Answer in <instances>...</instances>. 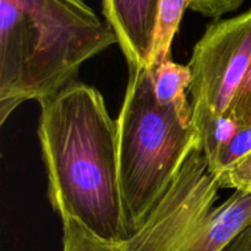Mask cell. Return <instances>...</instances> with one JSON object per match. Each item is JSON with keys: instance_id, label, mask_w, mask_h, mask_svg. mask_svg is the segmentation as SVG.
Instances as JSON below:
<instances>
[{"instance_id": "obj_2", "label": "cell", "mask_w": 251, "mask_h": 251, "mask_svg": "<svg viewBox=\"0 0 251 251\" xmlns=\"http://www.w3.org/2000/svg\"><path fill=\"white\" fill-rule=\"evenodd\" d=\"M117 120L119 180L131 235L166 194L191 152L201 147L194 125L154 98L151 69L129 66Z\"/></svg>"}, {"instance_id": "obj_13", "label": "cell", "mask_w": 251, "mask_h": 251, "mask_svg": "<svg viewBox=\"0 0 251 251\" xmlns=\"http://www.w3.org/2000/svg\"><path fill=\"white\" fill-rule=\"evenodd\" d=\"M221 189L251 193V152L216 176Z\"/></svg>"}, {"instance_id": "obj_10", "label": "cell", "mask_w": 251, "mask_h": 251, "mask_svg": "<svg viewBox=\"0 0 251 251\" xmlns=\"http://www.w3.org/2000/svg\"><path fill=\"white\" fill-rule=\"evenodd\" d=\"M188 7L189 0H161L151 68L171 59L172 43Z\"/></svg>"}, {"instance_id": "obj_8", "label": "cell", "mask_w": 251, "mask_h": 251, "mask_svg": "<svg viewBox=\"0 0 251 251\" xmlns=\"http://www.w3.org/2000/svg\"><path fill=\"white\" fill-rule=\"evenodd\" d=\"M250 225L251 193L235 191L178 251H223Z\"/></svg>"}, {"instance_id": "obj_16", "label": "cell", "mask_w": 251, "mask_h": 251, "mask_svg": "<svg viewBox=\"0 0 251 251\" xmlns=\"http://www.w3.org/2000/svg\"><path fill=\"white\" fill-rule=\"evenodd\" d=\"M223 251H251V225Z\"/></svg>"}, {"instance_id": "obj_4", "label": "cell", "mask_w": 251, "mask_h": 251, "mask_svg": "<svg viewBox=\"0 0 251 251\" xmlns=\"http://www.w3.org/2000/svg\"><path fill=\"white\" fill-rule=\"evenodd\" d=\"M251 64V9L211 22L193 49L190 96L198 136L217 115L229 113Z\"/></svg>"}, {"instance_id": "obj_1", "label": "cell", "mask_w": 251, "mask_h": 251, "mask_svg": "<svg viewBox=\"0 0 251 251\" xmlns=\"http://www.w3.org/2000/svg\"><path fill=\"white\" fill-rule=\"evenodd\" d=\"M39 104L38 139L53 210L105 242L129 239L117 120L108 113L103 96L75 80Z\"/></svg>"}, {"instance_id": "obj_6", "label": "cell", "mask_w": 251, "mask_h": 251, "mask_svg": "<svg viewBox=\"0 0 251 251\" xmlns=\"http://www.w3.org/2000/svg\"><path fill=\"white\" fill-rule=\"evenodd\" d=\"M29 20L24 0H0V124L25 100Z\"/></svg>"}, {"instance_id": "obj_12", "label": "cell", "mask_w": 251, "mask_h": 251, "mask_svg": "<svg viewBox=\"0 0 251 251\" xmlns=\"http://www.w3.org/2000/svg\"><path fill=\"white\" fill-rule=\"evenodd\" d=\"M63 222V250L61 251H122L115 243L105 242L86 229L73 218Z\"/></svg>"}, {"instance_id": "obj_11", "label": "cell", "mask_w": 251, "mask_h": 251, "mask_svg": "<svg viewBox=\"0 0 251 251\" xmlns=\"http://www.w3.org/2000/svg\"><path fill=\"white\" fill-rule=\"evenodd\" d=\"M239 127V123L233 118L230 113L217 115L206 125L205 129L199 135V139L208 164L217 158L220 152L227 146L228 142L237 134Z\"/></svg>"}, {"instance_id": "obj_3", "label": "cell", "mask_w": 251, "mask_h": 251, "mask_svg": "<svg viewBox=\"0 0 251 251\" xmlns=\"http://www.w3.org/2000/svg\"><path fill=\"white\" fill-rule=\"evenodd\" d=\"M29 20L25 100L42 102L75 81L81 65L118 43L85 0H24Z\"/></svg>"}, {"instance_id": "obj_15", "label": "cell", "mask_w": 251, "mask_h": 251, "mask_svg": "<svg viewBox=\"0 0 251 251\" xmlns=\"http://www.w3.org/2000/svg\"><path fill=\"white\" fill-rule=\"evenodd\" d=\"M244 1L245 0H189V9L217 21L226 14L239 9Z\"/></svg>"}, {"instance_id": "obj_5", "label": "cell", "mask_w": 251, "mask_h": 251, "mask_svg": "<svg viewBox=\"0 0 251 251\" xmlns=\"http://www.w3.org/2000/svg\"><path fill=\"white\" fill-rule=\"evenodd\" d=\"M221 186L201 147L194 150L141 227L122 251H178L215 208Z\"/></svg>"}, {"instance_id": "obj_7", "label": "cell", "mask_w": 251, "mask_h": 251, "mask_svg": "<svg viewBox=\"0 0 251 251\" xmlns=\"http://www.w3.org/2000/svg\"><path fill=\"white\" fill-rule=\"evenodd\" d=\"M161 0H102L105 22L129 66L151 68Z\"/></svg>"}, {"instance_id": "obj_9", "label": "cell", "mask_w": 251, "mask_h": 251, "mask_svg": "<svg viewBox=\"0 0 251 251\" xmlns=\"http://www.w3.org/2000/svg\"><path fill=\"white\" fill-rule=\"evenodd\" d=\"M151 76L157 103L162 107L174 108L183 123L194 125L193 108L186 97L193 81L190 68L168 59L151 68Z\"/></svg>"}, {"instance_id": "obj_14", "label": "cell", "mask_w": 251, "mask_h": 251, "mask_svg": "<svg viewBox=\"0 0 251 251\" xmlns=\"http://www.w3.org/2000/svg\"><path fill=\"white\" fill-rule=\"evenodd\" d=\"M229 113L240 126H251V64L233 100Z\"/></svg>"}]
</instances>
